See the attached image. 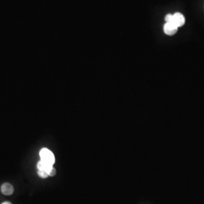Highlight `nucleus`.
I'll use <instances>...</instances> for the list:
<instances>
[{
	"label": "nucleus",
	"mask_w": 204,
	"mask_h": 204,
	"mask_svg": "<svg viewBox=\"0 0 204 204\" xmlns=\"http://www.w3.org/2000/svg\"><path fill=\"white\" fill-rule=\"evenodd\" d=\"M173 24H174L176 27H182L185 23V18L182 14L179 13V12H176L174 15H173Z\"/></svg>",
	"instance_id": "obj_2"
},
{
	"label": "nucleus",
	"mask_w": 204,
	"mask_h": 204,
	"mask_svg": "<svg viewBox=\"0 0 204 204\" xmlns=\"http://www.w3.org/2000/svg\"><path fill=\"white\" fill-rule=\"evenodd\" d=\"M56 174V169L54 168L52 169V170L51 171V173H49V176H54Z\"/></svg>",
	"instance_id": "obj_8"
},
{
	"label": "nucleus",
	"mask_w": 204,
	"mask_h": 204,
	"mask_svg": "<svg viewBox=\"0 0 204 204\" xmlns=\"http://www.w3.org/2000/svg\"><path fill=\"white\" fill-rule=\"evenodd\" d=\"M37 173L38 176H39L41 179H46V178H48V176H49L48 173H47L46 172L43 171V170H38Z\"/></svg>",
	"instance_id": "obj_6"
},
{
	"label": "nucleus",
	"mask_w": 204,
	"mask_h": 204,
	"mask_svg": "<svg viewBox=\"0 0 204 204\" xmlns=\"http://www.w3.org/2000/svg\"><path fill=\"white\" fill-rule=\"evenodd\" d=\"M2 204H12V203H10V202H8V201H5V202H4V203H2Z\"/></svg>",
	"instance_id": "obj_9"
},
{
	"label": "nucleus",
	"mask_w": 204,
	"mask_h": 204,
	"mask_svg": "<svg viewBox=\"0 0 204 204\" xmlns=\"http://www.w3.org/2000/svg\"><path fill=\"white\" fill-rule=\"evenodd\" d=\"M1 192L4 195L6 196L12 195V194L14 193L13 185L10 183H8V182H5V183L2 184V185L1 186Z\"/></svg>",
	"instance_id": "obj_4"
},
{
	"label": "nucleus",
	"mask_w": 204,
	"mask_h": 204,
	"mask_svg": "<svg viewBox=\"0 0 204 204\" xmlns=\"http://www.w3.org/2000/svg\"><path fill=\"white\" fill-rule=\"evenodd\" d=\"M39 156H40L41 160L43 162L52 165L55 163V158H54V155L49 149L48 148H42L39 151Z\"/></svg>",
	"instance_id": "obj_1"
},
{
	"label": "nucleus",
	"mask_w": 204,
	"mask_h": 204,
	"mask_svg": "<svg viewBox=\"0 0 204 204\" xmlns=\"http://www.w3.org/2000/svg\"><path fill=\"white\" fill-rule=\"evenodd\" d=\"M37 169L38 170H43V171L46 172L48 174V176H49V173H51V171L53 169V166L40 160L37 163Z\"/></svg>",
	"instance_id": "obj_5"
},
{
	"label": "nucleus",
	"mask_w": 204,
	"mask_h": 204,
	"mask_svg": "<svg viewBox=\"0 0 204 204\" xmlns=\"http://www.w3.org/2000/svg\"><path fill=\"white\" fill-rule=\"evenodd\" d=\"M164 33L169 36L176 34L178 31V27L173 23H166L163 27Z\"/></svg>",
	"instance_id": "obj_3"
},
{
	"label": "nucleus",
	"mask_w": 204,
	"mask_h": 204,
	"mask_svg": "<svg viewBox=\"0 0 204 204\" xmlns=\"http://www.w3.org/2000/svg\"><path fill=\"white\" fill-rule=\"evenodd\" d=\"M165 21L166 23H172V21H173V15L168 14V15H166Z\"/></svg>",
	"instance_id": "obj_7"
}]
</instances>
